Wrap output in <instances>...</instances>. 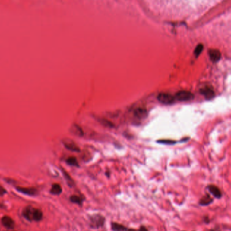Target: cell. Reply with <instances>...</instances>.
Segmentation results:
<instances>
[{
	"label": "cell",
	"mask_w": 231,
	"mask_h": 231,
	"mask_svg": "<svg viewBox=\"0 0 231 231\" xmlns=\"http://www.w3.org/2000/svg\"><path fill=\"white\" fill-rule=\"evenodd\" d=\"M105 218L100 214H93L90 216V226L92 229H99L103 226Z\"/></svg>",
	"instance_id": "cell-1"
},
{
	"label": "cell",
	"mask_w": 231,
	"mask_h": 231,
	"mask_svg": "<svg viewBox=\"0 0 231 231\" xmlns=\"http://www.w3.org/2000/svg\"><path fill=\"white\" fill-rule=\"evenodd\" d=\"M194 95L188 91H180L176 93L175 99L179 101H188L193 100Z\"/></svg>",
	"instance_id": "cell-2"
},
{
	"label": "cell",
	"mask_w": 231,
	"mask_h": 231,
	"mask_svg": "<svg viewBox=\"0 0 231 231\" xmlns=\"http://www.w3.org/2000/svg\"><path fill=\"white\" fill-rule=\"evenodd\" d=\"M157 100L159 102L165 105H171L175 102V97L169 93H161L157 96Z\"/></svg>",
	"instance_id": "cell-3"
},
{
	"label": "cell",
	"mask_w": 231,
	"mask_h": 231,
	"mask_svg": "<svg viewBox=\"0 0 231 231\" xmlns=\"http://www.w3.org/2000/svg\"><path fill=\"white\" fill-rule=\"evenodd\" d=\"M62 144L64 145L66 149L71 151V152H78L80 151L79 147L77 145L75 142L73 141L72 140L70 139H64L62 140Z\"/></svg>",
	"instance_id": "cell-4"
},
{
	"label": "cell",
	"mask_w": 231,
	"mask_h": 231,
	"mask_svg": "<svg viewBox=\"0 0 231 231\" xmlns=\"http://www.w3.org/2000/svg\"><path fill=\"white\" fill-rule=\"evenodd\" d=\"M201 94L203 95L207 100H211L215 96V92L210 87H205L200 90Z\"/></svg>",
	"instance_id": "cell-5"
},
{
	"label": "cell",
	"mask_w": 231,
	"mask_h": 231,
	"mask_svg": "<svg viewBox=\"0 0 231 231\" xmlns=\"http://www.w3.org/2000/svg\"><path fill=\"white\" fill-rule=\"evenodd\" d=\"M16 190L21 192V193L29 195V196H34V195H36L37 194V189L32 187H21V186H17Z\"/></svg>",
	"instance_id": "cell-6"
},
{
	"label": "cell",
	"mask_w": 231,
	"mask_h": 231,
	"mask_svg": "<svg viewBox=\"0 0 231 231\" xmlns=\"http://www.w3.org/2000/svg\"><path fill=\"white\" fill-rule=\"evenodd\" d=\"M2 224L8 229H13L14 228V221L10 216H5L2 218Z\"/></svg>",
	"instance_id": "cell-7"
},
{
	"label": "cell",
	"mask_w": 231,
	"mask_h": 231,
	"mask_svg": "<svg viewBox=\"0 0 231 231\" xmlns=\"http://www.w3.org/2000/svg\"><path fill=\"white\" fill-rule=\"evenodd\" d=\"M207 189L209 191H210L214 197L217 198V199H220L222 197V192L220 190L218 186L211 185L207 186Z\"/></svg>",
	"instance_id": "cell-8"
},
{
	"label": "cell",
	"mask_w": 231,
	"mask_h": 231,
	"mask_svg": "<svg viewBox=\"0 0 231 231\" xmlns=\"http://www.w3.org/2000/svg\"><path fill=\"white\" fill-rule=\"evenodd\" d=\"M209 54H210L211 60L214 62H218L221 57L220 52L217 49H210V51H209Z\"/></svg>",
	"instance_id": "cell-9"
},
{
	"label": "cell",
	"mask_w": 231,
	"mask_h": 231,
	"mask_svg": "<svg viewBox=\"0 0 231 231\" xmlns=\"http://www.w3.org/2000/svg\"><path fill=\"white\" fill-rule=\"evenodd\" d=\"M34 208H32L31 206L27 207L23 211V215L27 220L29 221H33V214Z\"/></svg>",
	"instance_id": "cell-10"
},
{
	"label": "cell",
	"mask_w": 231,
	"mask_h": 231,
	"mask_svg": "<svg viewBox=\"0 0 231 231\" xmlns=\"http://www.w3.org/2000/svg\"><path fill=\"white\" fill-rule=\"evenodd\" d=\"M213 202L214 199L211 198L210 195L209 194H206L200 199L199 204L201 206H207L210 205Z\"/></svg>",
	"instance_id": "cell-11"
},
{
	"label": "cell",
	"mask_w": 231,
	"mask_h": 231,
	"mask_svg": "<svg viewBox=\"0 0 231 231\" xmlns=\"http://www.w3.org/2000/svg\"><path fill=\"white\" fill-rule=\"evenodd\" d=\"M134 115L138 118H144L147 117V109L144 108H137L136 110L134 111Z\"/></svg>",
	"instance_id": "cell-12"
},
{
	"label": "cell",
	"mask_w": 231,
	"mask_h": 231,
	"mask_svg": "<svg viewBox=\"0 0 231 231\" xmlns=\"http://www.w3.org/2000/svg\"><path fill=\"white\" fill-rule=\"evenodd\" d=\"M43 218V213L39 209L34 208L33 214V220L34 221H40Z\"/></svg>",
	"instance_id": "cell-13"
},
{
	"label": "cell",
	"mask_w": 231,
	"mask_h": 231,
	"mask_svg": "<svg viewBox=\"0 0 231 231\" xmlns=\"http://www.w3.org/2000/svg\"><path fill=\"white\" fill-rule=\"evenodd\" d=\"M111 229L112 231H125L128 229L122 224L117 222H111Z\"/></svg>",
	"instance_id": "cell-14"
},
{
	"label": "cell",
	"mask_w": 231,
	"mask_h": 231,
	"mask_svg": "<svg viewBox=\"0 0 231 231\" xmlns=\"http://www.w3.org/2000/svg\"><path fill=\"white\" fill-rule=\"evenodd\" d=\"M50 192L52 195H60L62 192V187L59 184L52 185Z\"/></svg>",
	"instance_id": "cell-15"
},
{
	"label": "cell",
	"mask_w": 231,
	"mask_h": 231,
	"mask_svg": "<svg viewBox=\"0 0 231 231\" xmlns=\"http://www.w3.org/2000/svg\"><path fill=\"white\" fill-rule=\"evenodd\" d=\"M67 163L70 165V166H79V164L77 160V159L74 156H71L68 157V158L67 159Z\"/></svg>",
	"instance_id": "cell-16"
},
{
	"label": "cell",
	"mask_w": 231,
	"mask_h": 231,
	"mask_svg": "<svg viewBox=\"0 0 231 231\" xmlns=\"http://www.w3.org/2000/svg\"><path fill=\"white\" fill-rule=\"evenodd\" d=\"M70 200L71 202L77 203V204L79 205H81L82 203H83V199L79 196H78V195H72V196H71Z\"/></svg>",
	"instance_id": "cell-17"
},
{
	"label": "cell",
	"mask_w": 231,
	"mask_h": 231,
	"mask_svg": "<svg viewBox=\"0 0 231 231\" xmlns=\"http://www.w3.org/2000/svg\"><path fill=\"white\" fill-rule=\"evenodd\" d=\"M72 133H73L76 135L78 136H82L83 135V131L81 129V128L79 127L78 125H73V130H72Z\"/></svg>",
	"instance_id": "cell-18"
},
{
	"label": "cell",
	"mask_w": 231,
	"mask_h": 231,
	"mask_svg": "<svg viewBox=\"0 0 231 231\" xmlns=\"http://www.w3.org/2000/svg\"><path fill=\"white\" fill-rule=\"evenodd\" d=\"M203 49V46L202 45H199L197 47V48L195 49V56H196V57L199 56V54L201 53Z\"/></svg>",
	"instance_id": "cell-19"
},
{
	"label": "cell",
	"mask_w": 231,
	"mask_h": 231,
	"mask_svg": "<svg viewBox=\"0 0 231 231\" xmlns=\"http://www.w3.org/2000/svg\"><path fill=\"white\" fill-rule=\"evenodd\" d=\"M64 174H65V178L67 179V182H68V184L69 185L71 186H72V185H73V181L72 180V178H71L69 176H68V174H67V172H64Z\"/></svg>",
	"instance_id": "cell-20"
},
{
	"label": "cell",
	"mask_w": 231,
	"mask_h": 231,
	"mask_svg": "<svg viewBox=\"0 0 231 231\" xmlns=\"http://www.w3.org/2000/svg\"><path fill=\"white\" fill-rule=\"evenodd\" d=\"M159 142H160L161 143H165V144H174V143H175V141H171V140H161V141H159Z\"/></svg>",
	"instance_id": "cell-21"
},
{
	"label": "cell",
	"mask_w": 231,
	"mask_h": 231,
	"mask_svg": "<svg viewBox=\"0 0 231 231\" xmlns=\"http://www.w3.org/2000/svg\"><path fill=\"white\" fill-rule=\"evenodd\" d=\"M5 193H6V191L5 190V189L3 186H0V196H2Z\"/></svg>",
	"instance_id": "cell-22"
},
{
	"label": "cell",
	"mask_w": 231,
	"mask_h": 231,
	"mask_svg": "<svg viewBox=\"0 0 231 231\" xmlns=\"http://www.w3.org/2000/svg\"><path fill=\"white\" fill-rule=\"evenodd\" d=\"M138 231H148V229L145 226H142L140 228V229H139Z\"/></svg>",
	"instance_id": "cell-23"
},
{
	"label": "cell",
	"mask_w": 231,
	"mask_h": 231,
	"mask_svg": "<svg viewBox=\"0 0 231 231\" xmlns=\"http://www.w3.org/2000/svg\"><path fill=\"white\" fill-rule=\"evenodd\" d=\"M125 231H136L135 229H128Z\"/></svg>",
	"instance_id": "cell-24"
},
{
	"label": "cell",
	"mask_w": 231,
	"mask_h": 231,
	"mask_svg": "<svg viewBox=\"0 0 231 231\" xmlns=\"http://www.w3.org/2000/svg\"><path fill=\"white\" fill-rule=\"evenodd\" d=\"M207 231H215V230H207Z\"/></svg>",
	"instance_id": "cell-25"
}]
</instances>
